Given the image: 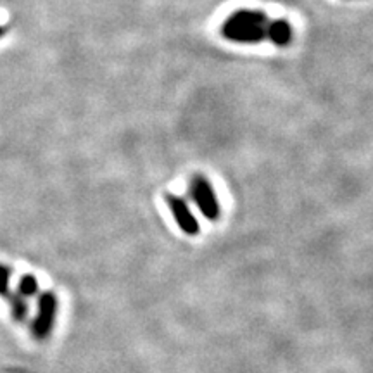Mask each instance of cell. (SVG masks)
<instances>
[{
	"instance_id": "6da1fadb",
	"label": "cell",
	"mask_w": 373,
	"mask_h": 373,
	"mask_svg": "<svg viewBox=\"0 0 373 373\" xmlns=\"http://www.w3.org/2000/svg\"><path fill=\"white\" fill-rule=\"evenodd\" d=\"M223 35L239 43H257L268 39L275 45H287L292 28L286 21H270L263 12L239 11L230 16L222 28Z\"/></svg>"
},
{
	"instance_id": "7a4b0ae2",
	"label": "cell",
	"mask_w": 373,
	"mask_h": 373,
	"mask_svg": "<svg viewBox=\"0 0 373 373\" xmlns=\"http://www.w3.org/2000/svg\"><path fill=\"white\" fill-rule=\"evenodd\" d=\"M191 195L206 218L211 220V222H216V220L220 218L218 199H216L211 183H209L204 176L198 175L192 178Z\"/></svg>"
},
{
	"instance_id": "3957f363",
	"label": "cell",
	"mask_w": 373,
	"mask_h": 373,
	"mask_svg": "<svg viewBox=\"0 0 373 373\" xmlns=\"http://www.w3.org/2000/svg\"><path fill=\"white\" fill-rule=\"evenodd\" d=\"M57 313V299L52 292H43L39 299V313L33 321V335L45 339L50 334Z\"/></svg>"
},
{
	"instance_id": "277c9868",
	"label": "cell",
	"mask_w": 373,
	"mask_h": 373,
	"mask_svg": "<svg viewBox=\"0 0 373 373\" xmlns=\"http://www.w3.org/2000/svg\"><path fill=\"white\" fill-rule=\"evenodd\" d=\"M166 202H168L169 206V211H171L173 218H175L176 225L180 226V230H182L183 233H186V235H198L199 233V223L198 220H195V216L192 215V211L189 209V206H186V202L183 201V199L176 198V195L168 194L166 195Z\"/></svg>"
},
{
	"instance_id": "5b68a950",
	"label": "cell",
	"mask_w": 373,
	"mask_h": 373,
	"mask_svg": "<svg viewBox=\"0 0 373 373\" xmlns=\"http://www.w3.org/2000/svg\"><path fill=\"white\" fill-rule=\"evenodd\" d=\"M36 290H39V282L33 275H25L19 282V296L23 297H32L35 296Z\"/></svg>"
},
{
	"instance_id": "8992f818",
	"label": "cell",
	"mask_w": 373,
	"mask_h": 373,
	"mask_svg": "<svg viewBox=\"0 0 373 373\" xmlns=\"http://www.w3.org/2000/svg\"><path fill=\"white\" fill-rule=\"evenodd\" d=\"M12 303V317L16 318V320H25V317L28 315V304L25 303V299H23V296H12L11 299Z\"/></svg>"
},
{
	"instance_id": "52a82bcc",
	"label": "cell",
	"mask_w": 373,
	"mask_h": 373,
	"mask_svg": "<svg viewBox=\"0 0 373 373\" xmlns=\"http://www.w3.org/2000/svg\"><path fill=\"white\" fill-rule=\"evenodd\" d=\"M9 277H11L9 268L0 264V296H8L9 294Z\"/></svg>"
}]
</instances>
